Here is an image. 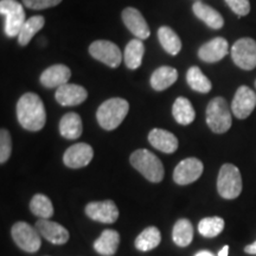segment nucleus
<instances>
[{"label": "nucleus", "mask_w": 256, "mask_h": 256, "mask_svg": "<svg viewBox=\"0 0 256 256\" xmlns=\"http://www.w3.org/2000/svg\"><path fill=\"white\" fill-rule=\"evenodd\" d=\"M17 119L24 130L38 132L46 122V113L42 98L34 92H26L17 102Z\"/></svg>", "instance_id": "f257e3e1"}, {"label": "nucleus", "mask_w": 256, "mask_h": 256, "mask_svg": "<svg viewBox=\"0 0 256 256\" xmlns=\"http://www.w3.org/2000/svg\"><path fill=\"white\" fill-rule=\"evenodd\" d=\"M130 110V104L121 98H113L104 101L96 112V119L106 130H113L122 124Z\"/></svg>", "instance_id": "f03ea898"}, {"label": "nucleus", "mask_w": 256, "mask_h": 256, "mask_svg": "<svg viewBox=\"0 0 256 256\" xmlns=\"http://www.w3.org/2000/svg\"><path fill=\"white\" fill-rule=\"evenodd\" d=\"M130 165L151 183H160L164 178V166L148 150H136L130 154Z\"/></svg>", "instance_id": "7ed1b4c3"}, {"label": "nucleus", "mask_w": 256, "mask_h": 256, "mask_svg": "<svg viewBox=\"0 0 256 256\" xmlns=\"http://www.w3.org/2000/svg\"><path fill=\"white\" fill-rule=\"evenodd\" d=\"M206 124L214 133L228 132L232 127V113L226 98H215L206 107Z\"/></svg>", "instance_id": "20e7f679"}, {"label": "nucleus", "mask_w": 256, "mask_h": 256, "mask_svg": "<svg viewBox=\"0 0 256 256\" xmlns=\"http://www.w3.org/2000/svg\"><path fill=\"white\" fill-rule=\"evenodd\" d=\"M217 191L224 200H235L242 192L240 170L232 164H224L217 177Z\"/></svg>", "instance_id": "39448f33"}, {"label": "nucleus", "mask_w": 256, "mask_h": 256, "mask_svg": "<svg viewBox=\"0 0 256 256\" xmlns=\"http://www.w3.org/2000/svg\"><path fill=\"white\" fill-rule=\"evenodd\" d=\"M0 14L5 17V34L10 38L18 37L19 32L26 22L23 5L17 0H2Z\"/></svg>", "instance_id": "423d86ee"}, {"label": "nucleus", "mask_w": 256, "mask_h": 256, "mask_svg": "<svg viewBox=\"0 0 256 256\" xmlns=\"http://www.w3.org/2000/svg\"><path fill=\"white\" fill-rule=\"evenodd\" d=\"M12 238L22 250L26 252H36L42 246V236L36 226L26 222H17L11 229Z\"/></svg>", "instance_id": "0eeeda50"}, {"label": "nucleus", "mask_w": 256, "mask_h": 256, "mask_svg": "<svg viewBox=\"0 0 256 256\" xmlns=\"http://www.w3.org/2000/svg\"><path fill=\"white\" fill-rule=\"evenodd\" d=\"M234 63L243 70L256 68V42L252 38H241L232 48Z\"/></svg>", "instance_id": "6e6552de"}, {"label": "nucleus", "mask_w": 256, "mask_h": 256, "mask_svg": "<svg viewBox=\"0 0 256 256\" xmlns=\"http://www.w3.org/2000/svg\"><path fill=\"white\" fill-rule=\"evenodd\" d=\"M89 54L110 68H118L124 57L120 48L110 40H95L89 46Z\"/></svg>", "instance_id": "1a4fd4ad"}, {"label": "nucleus", "mask_w": 256, "mask_h": 256, "mask_svg": "<svg viewBox=\"0 0 256 256\" xmlns=\"http://www.w3.org/2000/svg\"><path fill=\"white\" fill-rule=\"evenodd\" d=\"M86 215L96 222L112 224L119 218V209L112 200L90 202L86 206Z\"/></svg>", "instance_id": "9d476101"}, {"label": "nucleus", "mask_w": 256, "mask_h": 256, "mask_svg": "<svg viewBox=\"0 0 256 256\" xmlns=\"http://www.w3.org/2000/svg\"><path fill=\"white\" fill-rule=\"evenodd\" d=\"M203 162L197 158H186L176 166L174 180L178 185H188L194 183L203 174Z\"/></svg>", "instance_id": "9b49d317"}, {"label": "nucleus", "mask_w": 256, "mask_h": 256, "mask_svg": "<svg viewBox=\"0 0 256 256\" xmlns=\"http://www.w3.org/2000/svg\"><path fill=\"white\" fill-rule=\"evenodd\" d=\"M256 107V94L247 86H241L232 98V110L238 119H247Z\"/></svg>", "instance_id": "f8f14e48"}, {"label": "nucleus", "mask_w": 256, "mask_h": 256, "mask_svg": "<svg viewBox=\"0 0 256 256\" xmlns=\"http://www.w3.org/2000/svg\"><path fill=\"white\" fill-rule=\"evenodd\" d=\"M94 156V150L90 145L78 142L70 146L63 154L64 165L70 168H82L90 164Z\"/></svg>", "instance_id": "ddd939ff"}, {"label": "nucleus", "mask_w": 256, "mask_h": 256, "mask_svg": "<svg viewBox=\"0 0 256 256\" xmlns=\"http://www.w3.org/2000/svg\"><path fill=\"white\" fill-rule=\"evenodd\" d=\"M36 229L40 234L42 238H44L46 241L56 246L66 244L69 241V232L60 226V223L54 222V220L40 218L37 220Z\"/></svg>", "instance_id": "4468645a"}, {"label": "nucleus", "mask_w": 256, "mask_h": 256, "mask_svg": "<svg viewBox=\"0 0 256 256\" xmlns=\"http://www.w3.org/2000/svg\"><path fill=\"white\" fill-rule=\"evenodd\" d=\"M124 24L130 30L134 36L139 40H147L151 34L148 25H147L145 18L142 14V12L138 8H126L121 14Z\"/></svg>", "instance_id": "2eb2a0df"}, {"label": "nucleus", "mask_w": 256, "mask_h": 256, "mask_svg": "<svg viewBox=\"0 0 256 256\" xmlns=\"http://www.w3.org/2000/svg\"><path fill=\"white\" fill-rule=\"evenodd\" d=\"M88 98V92L84 88L74 83H66L57 88L55 98L60 106L72 107L81 104Z\"/></svg>", "instance_id": "dca6fc26"}, {"label": "nucleus", "mask_w": 256, "mask_h": 256, "mask_svg": "<svg viewBox=\"0 0 256 256\" xmlns=\"http://www.w3.org/2000/svg\"><path fill=\"white\" fill-rule=\"evenodd\" d=\"M228 42L223 37H216L200 48L198 57L206 63H216L228 55Z\"/></svg>", "instance_id": "f3484780"}, {"label": "nucleus", "mask_w": 256, "mask_h": 256, "mask_svg": "<svg viewBox=\"0 0 256 256\" xmlns=\"http://www.w3.org/2000/svg\"><path fill=\"white\" fill-rule=\"evenodd\" d=\"M72 70L64 64H55L44 70L40 75V83L46 88H58L68 83Z\"/></svg>", "instance_id": "a211bd4d"}, {"label": "nucleus", "mask_w": 256, "mask_h": 256, "mask_svg": "<svg viewBox=\"0 0 256 256\" xmlns=\"http://www.w3.org/2000/svg\"><path fill=\"white\" fill-rule=\"evenodd\" d=\"M148 142L156 150L162 153H174L178 148V139L174 134L160 128H154L148 134Z\"/></svg>", "instance_id": "6ab92c4d"}, {"label": "nucleus", "mask_w": 256, "mask_h": 256, "mask_svg": "<svg viewBox=\"0 0 256 256\" xmlns=\"http://www.w3.org/2000/svg\"><path fill=\"white\" fill-rule=\"evenodd\" d=\"M119 244V232L113 229H106L94 242V249L102 256H113L116 254Z\"/></svg>", "instance_id": "aec40b11"}, {"label": "nucleus", "mask_w": 256, "mask_h": 256, "mask_svg": "<svg viewBox=\"0 0 256 256\" xmlns=\"http://www.w3.org/2000/svg\"><path fill=\"white\" fill-rule=\"evenodd\" d=\"M192 11L197 18H200L202 22H204L208 26L214 28V30H220V28H223L224 19L222 14L211 6L197 0L192 6Z\"/></svg>", "instance_id": "412c9836"}, {"label": "nucleus", "mask_w": 256, "mask_h": 256, "mask_svg": "<svg viewBox=\"0 0 256 256\" xmlns=\"http://www.w3.org/2000/svg\"><path fill=\"white\" fill-rule=\"evenodd\" d=\"M83 126L81 116L78 113H66L60 121V136L68 140H76L82 136Z\"/></svg>", "instance_id": "4be33fe9"}, {"label": "nucleus", "mask_w": 256, "mask_h": 256, "mask_svg": "<svg viewBox=\"0 0 256 256\" xmlns=\"http://www.w3.org/2000/svg\"><path fill=\"white\" fill-rule=\"evenodd\" d=\"M178 80V72L174 68L168 66H159L153 72L151 80L152 88L156 92H162L165 89L171 87L174 83Z\"/></svg>", "instance_id": "5701e85b"}, {"label": "nucleus", "mask_w": 256, "mask_h": 256, "mask_svg": "<svg viewBox=\"0 0 256 256\" xmlns=\"http://www.w3.org/2000/svg\"><path fill=\"white\" fill-rule=\"evenodd\" d=\"M172 114H174V120L184 126L194 122V118H196V112L192 107L191 102L183 96H179L174 101V107H172Z\"/></svg>", "instance_id": "b1692460"}, {"label": "nucleus", "mask_w": 256, "mask_h": 256, "mask_svg": "<svg viewBox=\"0 0 256 256\" xmlns=\"http://www.w3.org/2000/svg\"><path fill=\"white\" fill-rule=\"evenodd\" d=\"M144 54H145V46H144L142 40L136 38L132 40L126 46L124 49V60L128 69L136 70L142 66Z\"/></svg>", "instance_id": "393cba45"}, {"label": "nucleus", "mask_w": 256, "mask_h": 256, "mask_svg": "<svg viewBox=\"0 0 256 256\" xmlns=\"http://www.w3.org/2000/svg\"><path fill=\"white\" fill-rule=\"evenodd\" d=\"M162 242V234L156 226H147L136 238V248L140 252H150Z\"/></svg>", "instance_id": "a878e982"}, {"label": "nucleus", "mask_w": 256, "mask_h": 256, "mask_svg": "<svg viewBox=\"0 0 256 256\" xmlns=\"http://www.w3.org/2000/svg\"><path fill=\"white\" fill-rule=\"evenodd\" d=\"M158 38L162 49L171 56H176L182 50V40L178 34L168 26H162L158 30Z\"/></svg>", "instance_id": "bb28decb"}, {"label": "nucleus", "mask_w": 256, "mask_h": 256, "mask_svg": "<svg viewBox=\"0 0 256 256\" xmlns=\"http://www.w3.org/2000/svg\"><path fill=\"white\" fill-rule=\"evenodd\" d=\"M172 238L178 247H188L194 238V226L188 218H180L176 222L172 232Z\"/></svg>", "instance_id": "cd10ccee"}, {"label": "nucleus", "mask_w": 256, "mask_h": 256, "mask_svg": "<svg viewBox=\"0 0 256 256\" xmlns=\"http://www.w3.org/2000/svg\"><path fill=\"white\" fill-rule=\"evenodd\" d=\"M44 24H46V19L43 16H34V17L26 19L17 37L19 46H26L30 43L32 37L43 28Z\"/></svg>", "instance_id": "c85d7f7f"}, {"label": "nucleus", "mask_w": 256, "mask_h": 256, "mask_svg": "<svg viewBox=\"0 0 256 256\" xmlns=\"http://www.w3.org/2000/svg\"><path fill=\"white\" fill-rule=\"evenodd\" d=\"M186 81L191 89H194V92H200V94H206L212 88L210 80L202 72V70L198 66H191L188 70Z\"/></svg>", "instance_id": "c756f323"}, {"label": "nucleus", "mask_w": 256, "mask_h": 256, "mask_svg": "<svg viewBox=\"0 0 256 256\" xmlns=\"http://www.w3.org/2000/svg\"><path fill=\"white\" fill-rule=\"evenodd\" d=\"M30 210L34 216L40 218H50L54 215V206L46 194H37L32 197L30 203Z\"/></svg>", "instance_id": "7c9ffc66"}, {"label": "nucleus", "mask_w": 256, "mask_h": 256, "mask_svg": "<svg viewBox=\"0 0 256 256\" xmlns=\"http://www.w3.org/2000/svg\"><path fill=\"white\" fill-rule=\"evenodd\" d=\"M224 226H226V223L220 217H206L198 223V232L204 238H216L223 232Z\"/></svg>", "instance_id": "2f4dec72"}, {"label": "nucleus", "mask_w": 256, "mask_h": 256, "mask_svg": "<svg viewBox=\"0 0 256 256\" xmlns=\"http://www.w3.org/2000/svg\"><path fill=\"white\" fill-rule=\"evenodd\" d=\"M12 153V139L8 130H0V164H5Z\"/></svg>", "instance_id": "473e14b6"}, {"label": "nucleus", "mask_w": 256, "mask_h": 256, "mask_svg": "<svg viewBox=\"0 0 256 256\" xmlns=\"http://www.w3.org/2000/svg\"><path fill=\"white\" fill-rule=\"evenodd\" d=\"M224 2L232 10V12H235L240 17L247 16L250 12V2H249V0H224Z\"/></svg>", "instance_id": "72a5a7b5"}, {"label": "nucleus", "mask_w": 256, "mask_h": 256, "mask_svg": "<svg viewBox=\"0 0 256 256\" xmlns=\"http://www.w3.org/2000/svg\"><path fill=\"white\" fill-rule=\"evenodd\" d=\"M23 2L28 8L46 10L60 4L62 0H23Z\"/></svg>", "instance_id": "f704fd0d"}, {"label": "nucleus", "mask_w": 256, "mask_h": 256, "mask_svg": "<svg viewBox=\"0 0 256 256\" xmlns=\"http://www.w3.org/2000/svg\"><path fill=\"white\" fill-rule=\"evenodd\" d=\"M244 252H247V254L256 255V241L254 243H252V244L247 246V247L244 248Z\"/></svg>", "instance_id": "c9c22d12"}, {"label": "nucleus", "mask_w": 256, "mask_h": 256, "mask_svg": "<svg viewBox=\"0 0 256 256\" xmlns=\"http://www.w3.org/2000/svg\"><path fill=\"white\" fill-rule=\"evenodd\" d=\"M229 254V246H224V247L218 252V256H228Z\"/></svg>", "instance_id": "e433bc0d"}, {"label": "nucleus", "mask_w": 256, "mask_h": 256, "mask_svg": "<svg viewBox=\"0 0 256 256\" xmlns=\"http://www.w3.org/2000/svg\"><path fill=\"white\" fill-rule=\"evenodd\" d=\"M194 256H215V255H214L212 252L209 250H200V252H198Z\"/></svg>", "instance_id": "4c0bfd02"}, {"label": "nucleus", "mask_w": 256, "mask_h": 256, "mask_svg": "<svg viewBox=\"0 0 256 256\" xmlns=\"http://www.w3.org/2000/svg\"><path fill=\"white\" fill-rule=\"evenodd\" d=\"M255 87H256V81H255Z\"/></svg>", "instance_id": "58836bf2"}]
</instances>
